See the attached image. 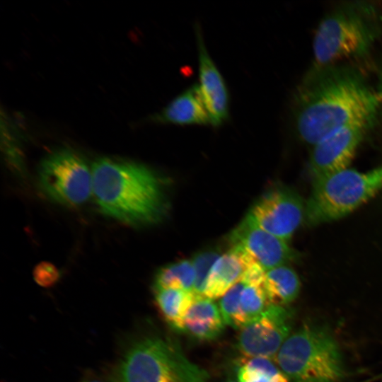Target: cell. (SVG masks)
<instances>
[{
	"label": "cell",
	"mask_w": 382,
	"mask_h": 382,
	"mask_svg": "<svg viewBox=\"0 0 382 382\" xmlns=\"http://www.w3.org/2000/svg\"><path fill=\"white\" fill-rule=\"evenodd\" d=\"M381 100L357 67H312L298 86L294 117L300 139L315 145L352 125L371 127Z\"/></svg>",
	"instance_id": "obj_1"
},
{
	"label": "cell",
	"mask_w": 382,
	"mask_h": 382,
	"mask_svg": "<svg viewBox=\"0 0 382 382\" xmlns=\"http://www.w3.org/2000/svg\"><path fill=\"white\" fill-rule=\"evenodd\" d=\"M91 170L93 195L103 214L133 226L156 224L167 215V182L150 167L103 157Z\"/></svg>",
	"instance_id": "obj_2"
},
{
	"label": "cell",
	"mask_w": 382,
	"mask_h": 382,
	"mask_svg": "<svg viewBox=\"0 0 382 382\" xmlns=\"http://www.w3.org/2000/svg\"><path fill=\"white\" fill-rule=\"evenodd\" d=\"M382 35V11L374 2L340 3L319 23L313 42V64L323 67L361 59Z\"/></svg>",
	"instance_id": "obj_3"
},
{
	"label": "cell",
	"mask_w": 382,
	"mask_h": 382,
	"mask_svg": "<svg viewBox=\"0 0 382 382\" xmlns=\"http://www.w3.org/2000/svg\"><path fill=\"white\" fill-rule=\"evenodd\" d=\"M277 361L291 382H342V356L325 328L306 323L291 333L279 349Z\"/></svg>",
	"instance_id": "obj_4"
},
{
	"label": "cell",
	"mask_w": 382,
	"mask_h": 382,
	"mask_svg": "<svg viewBox=\"0 0 382 382\" xmlns=\"http://www.w3.org/2000/svg\"><path fill=\"white\" fill-rule=\"evenodd\" d=\"M118 376L124 382H207L208 372L170 339L146 337L124 353Z\"/></svg>",
	"instance_id": "obj_5"
},
{
	"label": "cell",
	"mask_w": 382,
	"mask_h": 382,
	"mask_svg": "<svg viewBox=\"0 0 382 382\" xmlns=\"http://www.w3.org/2000/svg\"><path fill=\"white\" fill-rule=\"evenodd\" d=\"M382 190V166L367 172L346 168L313 180L304 221L316 226L341 219Z\"/></svg>",
	"instance_id": "obj_6"
},
{
	"label": "cell",
	"mask_w": 382,
	"mask_h": 382,
	"mask_svg": "<svg viewBox=\"0 0 382 382\" xmlns=\"http://www.w3.org/2000/svg\"><path fill=\"white\" fill-rule=\"evenodd\" d=\"M40 189L51 200L78 206L93 194V175L86 161L76 151L62 147L48 154L38 169Z\"/></svg>",
	"instance_id": "obj_7"
},
{
	"label": "cell",
	"mask_w": 382,
	"mask_h": 382,
	"mask_svg": "<svg viewBox=\"0 0 382 382\" xmlns=\"http://www.w3.org/2000/svg\"><path fill=\"white\" fill-rule=\"evenodd\" d=\"M293 311L286 306L269 305L239 332L237 347L245 357L272 359L291 335Z\"/></svg>",
	"instance_id": "obj_8"
},
{
	"label": "cell",
	"mask_w": 382,
	"mask_h": 382,
	"mask_svg": "<svg viewBox=\"0 0 382 382\" xmlns=\"http://www.w3.org/2000/svg\"><path fill=\"white\" fill-rule=\"evenodd\" d=\"M248 216L263 230L288 242L304 221L305 204L293 190L279 187L261 197Z\"/></svg>",
	"instance_id": "obj_9"
},
{
	"label": "cell",
	"mask_w": 382,
	"mask_h": 382,
	"mask_svg": "<svg viewBox=\"0 0 382 382\" xmlns=\"http://www.w3.org/2000/svg\"><path fill=\"white\" fill-rule=\"evenodd\" d=\"M231 248H238L253 257L265 270L286 265L296 255L284 241L259 227L248 216L232 231Z\"/></svg>",
	"instance_id": "obj_10"
},
{
	"label": "cell",
	"mask_w": 382,
	"mask_h": 382,
	"mask_svg": "<svg viewBox=\"0 0 382 382\" xmlns=\"http://www.w3.org/2000/svg\"><path fill=\"white\" fill-rule=\"evenodd\" d=\"M370 127H347L313 145L309 158L313 180L348 168Z\"/></svg>",
	"instance_id": "obj_11"
},
{
	"label": "cell",
	"mask_w": 382,
	"mask_h": 382,
	"mask_svg": "<svg viewBox=\"0 0 382 382\" xmlns=\"http://www.w3.org/2000/svg\"><path fill=\"white\" fill-rule=\"evenodd\" d=\"M198 48L199 83H197L207 110L212 126L222 125L228 117L229 97L225 81L206 47L201 28L195 25Z\"/></svg>",
	"instance_id": "obj_12"
},
{
	"label": "cell",
	"mask_w": 382,
	"mask_h": 382,
	"mask_svg": "<svg viewBox=\"0 0 382 382\" xmlns=\"http://www.w3.org/2000/svg\"><path fill=\"white\" fill-rule=\"evenodd\" d=\"M149 120L178 125H212V120L199 86L194 84L173 99Z\"/></svg>",
	"instance_id": "obj_13"
},
{
	"label": "cell",
	"mask_w": 382,
	"mask_h": 382,
	"mask_svg": "<svg viewBox=\"0 0 382 382\" xmlns=\"http://www.w3.org/2000/svg\"><path fill=\"white\" fill-rule=\"evenodd\" d=\"M248 255L238 248H231L214 262L207 279L204 296L211 299L221 297L241 282Z\"/></svg>",
	"instance_id": "obj_14"
},
{
	"label": "cell",
	"mask_w": 382,
	"mask_h": 382,
	"mask_svg": "<svg viewBox=\"0 0 382 382\" xmlns=\"http://www.w3.org/2000/svg\"><path fill=\"white\" fill-rule=\"evenodd\" d=\"M224 324L213 299L195 296L185 318V332L199 340H212L222 333Z\"/></svg>",
	"instance_id": "obj_15"
},
{
	"label": "cell",
	"mask_w": 382,
	"mask_h": 382,
	"mask_svg": "<svg viewBox=\"0 0 382 382\" xmlns=\"http://www.w3.org/2000/svg\"><path fill=\"white\" fill-rule=\"evenodd\" d=\"M300 286L297 274L286 265L266 270L263 288L269 305L286 306L297 297Z\"/></svg>",
	"instance_id": "obj_16"
},
{
	"label": "cell",
	"mask_w": 382,
	"mask_h": 382,
	"mask_svg": "<svg viewBox=\"0 0 382 382\" xmlns=\"http://www.w3.org/2000/svg\"><path fill=\"white\" fill-rule=\"evenodd\" d=\"M158 308L168 325L176 331H185V318L193 303V292L178 289H154Z\"/></svg>",
	"instance_id": "obj_17"
},
{
	"label": "cell",
	"mask_w": 382,
	"mask_h": 382,
	"mask_svg": "<svg viewBox=\"0 0 382 382\" xmlns=\"http://www.w3.org/2000/svg\"><path fill=\"white\" fill-rule=\"evenodd\" d=\"M195 282L192 261L182 260L161 267L155 274L153 288L178 289L193 292Z\"/></svg>",
	"instance_id": "obj_18"
},
{
	"label": "cell",
	"mask_w": 382,
	"mask_h": 382,
	"mask_svg": "<svg viewBox=\"0 0 382 382\" xmlns=\"http://www.w3.org/2000/svg\"><path fill=\"white\" fill-rule=\"evenodd\" d=\"M238 382H288L287 377L270 359L245 357L237 371Z\"/></svg>",
	"instance_id": "obj_19"
},
{
	"label": "cell",
	"mask_w": 382,
	"mask_h": 382,
	"mask_svg": "<svg viewBox=\"0 0 382 382\" xmlns=\"http://www.w3.org/2000/svg\"><path fill=\"white\" fill-rule=\"evenodd\" d=\"M245 284L239 282L226 291L219 301V310L225 324L234 329H241L245 320L241 311L240 298Z\"/></svg>",
	"instance_id": "obj_20"
},
{
	"label": "cell",
	"mask_w": 382,
	"mask_h": 382,
	"mask_svg": "<svg viewBox=\"0 0 382 382\" xmlns=\"http://www.w3.org/2000/svg\"><path fill=\"white\" fill-rule=\"evenodd\" d=\"M241 311L246 325L269 306L263 286L245 284L240 298Z\"/></svg>",
	"instance_id": "obj_21"
},
{
	"label": "cell",
	"mask_w": 382,
	"mask_h": 382,
	"mask_svg": "<svg viewBox=\"0 0 382 382\" xmlns=\"http://www.w3.org/2000/svg\"><path fill=\"white\" fill-rule=\"evenodd\" d=\"M220 256L214 250H207L197 253L192 259L195 273V282L193 293L196 297H202L207 279L212 267ZM205 297V296H204Z\"/></svg>",
	"instance_id": "obj_22"
},
{
	"label": "cell",
	"mask_w": 382,
	"mask_h": 382,
	"mask_svg": "<svg viewBox=\"0 0 382 382\" xmlns=\"http://www.w3.org/2000/svg\"><path fill=\"white\" fill-rule=\"evenodd\" d=\"M56 266L48 262H41L33 270L35 282L40 286L49 288L54 286L60 278Z\"/></svg>",
	"instance_id": "obj_23"
},
{
	"label": "cell",
	"mask_w": 382,
	"mask_h": 382,
	"mask_svg": "<svg viewBox=\"0 0 382 382\" xmlns=\"http://www.w3.org/2000/svg\"><path fill=\"white\" fill-rule=\"evenodd\" d=\"M376 93L382 102V57L379 61L377 71V90Z\"/></svg>",
	"instance_id": "obj_24"
},
{
	"label": "cell",
	"mask_w": 382,
	"mask_h": 382,
	"mask_svg": "<svg viewBox=\"0 0 382 382\" xmlns=\"http://www.w3.org/2000/svg\"><path fill=\"white\" fill-rule=\"evenodd\" d=\"M110 382H124L119 376H114L110 378Z\"/></svg>",
	"instance_id": "obj_25"
},
{
	"label": "cell",
	"mask_w": 382,
	"mask_h": 382,
	"mask_svg": "<svg viewBox=\"0 0 382 382\" xmlns=\"http://www.w3.org/2000/svg\"><path fill=\"white\" fill-rule=\"evenodd\" d=\"M227 382H235V381H227Z\"/></svg>",
	"instance_id": "obj_26"
}]
</instances>
